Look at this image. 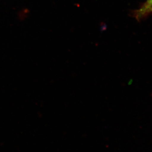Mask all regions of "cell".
<instances>
[{
	"mask_svg": "<svg viewBox=\"0 0 152 152\" xmlns=\"http://www.w3.org/2000/svg\"><path fill=\"white\" fill-rule=\"evenodd\" d=\"M152 13V0H146L139 9L135 10L133 16L137 20H140Z\"/></svg>",
	"mask_w": 152,
	"mask_h": 152,
	"instance_id": "obj_1",
	"label": "cell"
}]
</instances>
